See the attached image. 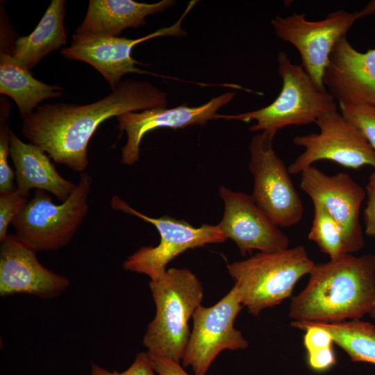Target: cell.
Segmentation results:
<instances>
[{"instance_id":"obj_1","label":"cell","mask_w":375,"mask_h":375,"mask_svg":"<svg viewBox=\"0 0 375 375\" xmlns=\"http://www.w3.org/2000/svg\"><path fill=\"white\" fill-rule=\"evenodd\" d=\"M166 106L165 92L149 82L127 79L110 94L89 104L59 102L38 106L23 118L22 133L55 162L81 173L88 166L90 140L103 122Z\"/></svg>"},{"instance_id":"obj_2","label":"cell","mask_w":375,"mask_h":375,"mask_svg":"<svg viewBox=\"0 0 375 375\" xmlns=\"http://www.w3.org/2000/svg\"><path fill=\"white\" fill-rule=\"evenodd\" d=\"M306 286L294 297L289 317L294 322L334 323L360 319L375 305V254H347L317 263Z\"/></svg>"},{"instance_id":"obj_3","label":"cell","mask_w":375,"mask_h":375,"mask_svg":"<svg viewBox=\"0 0 375 375\" xmlns=\"http://www.w3.org/2000/svg\"><path fill=\"white\" fill-rule=\"evenodd\" d=\"M149 288L156 311L143 344L149 355L180 362L190 335L189 320L203 298L202 285L189 269L170 268L150 280Z\"/></svg>"},{"instance_id":"obj_4","label":"cell","mask_w":375,"mask_h":375,"mask_svg":"<svg viewBox=\"0 0 375 375\" xmlns=\"http://www.w3.org/2000/svg\"><path fill=\"white\" fill-rule=\"evenodd\" d=\"M315 263L306 248L297 246L276 252H259L227 265L241 302L257 316L267 308L290 297L298 281L309 274Z\"/></svg>"},{"instance_id":"obj_5","label":"cell","mask_w":375,"mask_h":375,"mask_svg":"<svg viewBox=\"0 0 375 375\" xmlns=\"http://www.w3.org/2000/svg\"><path fill=\"white\" fill-rule=\"evenodd\" d=\"M278 72L282 79L281 90L269 105L238 115H219L217 119L256 123L251 132L267 131L276 134L284 127L303 126L315 122L322 115L337 110L335 98L319 89L299 65L293 64L284 51L277 56Z\"/></svg>"},{"instance_id":"obj_6","label":"cell","mask_w":375,"mask_h":375,"mask_svg":"<svg viewBox=\"0 0 375 375\" xmlns=\"http://www.w3.org/2000/svg\"><path fill=\"white\" fill-rule=\"evenodd\" d=\"M92 183L88 173H80L75 190L58 204L47 192L35 190L12 222L15 235L36 252L56 250L69 244L88 212Z\"/></svg>"},{"instance_id":"obj_7","label":"cell","mask_w":375,"mask_h":375,"mask_svg":"<svg viewBox=\"0 0 375 375\" xmlns=\"http://www.w3.org/2000/svg\"><path fill=\"white\" fill-rule=\"evenodd\" d=\"M110 205L114 210L153 224L158 231L160 240L157 246L140 247L123 263L125 270L145 274L151 281L161 277L167 272L168 263L184 251L227 240L218 225L195 227L184 220L166 215L150 217L133 208L118 196L112 197Z\"/></svg>"},{"instance_id":"obj_8","label":"cell","mask_w":375,"mask_h":375,"mask_svg":"<svg viewBox=\"0 0 375 375\" xmlns=\"http://www.w3.org/2000/svg\"><path fill=\"white\" fill-rule=\"evenodd\" d=\"M275 135L262 131L250 142L249 170L253 178L251 197L274 224L285 228L301 220L303 206L288 167L273 149Z\"/></svg>"},{"instance_id":"obj_9","label":"cell","mask_w":375,"mask_h":375,"mask_svg":"<svg viewBox=\"0 0 375 375\" xmlns=\"http://www.w3.org/2000/svg\"><path fill=\"white\" fill-rule=\"evenodd\" d=\"M235 285L215 304L200 305L194 311L193 328L182 358L194 375H206L212 362L224 350H243L249 347L234 322L243 308Z\"/></svg>"},{"instance_id":"obj_10","label":"cell","mask_w":375,"mask_h":375,"mask_svg":"<svg viewBox=\"0 0 375 375\" xmlns=\"http://www.w3.org/2000/svg\"><path fill=\"white\" fill-rule=\"evenodd\" d=\"M305 13L276 16L272 25L276 35L293 45L301 58V66L316 85L326 90L323 78L331 52L337 42L358 19L357 12L339 10L319 21H308Z\"/></svg>"},{"instance_id":"obj_11","label":"cell","mask_w":375,"mask_h":375,"mask_svg":"<svg viewBox=\"0 0 375 375\" xmlns=\"http://www.w3.org/2000/svg\"><path fill=\"white\" fill-rule=\"evenodd\" d=\"M315 124L319 133L297 135L293 139V143L303 147L304 151L288 166L290 174H301L314 162L323 160L348 168L368 165L375 169V151L337 110L322 115Z\"/></svg>"},{"instance_id":"obj_12","label":"cell","mask_w":375,"mask_h":375,"mask_svg":"<svg viewBox=\"0 0 375 375\" xmlns=\"http://www.w3.org/2000/svg\"><path fill=\"white\" fill-rule=\"evenodd\" d=\"M301 189L312 203L321 204L340 225L347 252L359 251L364 246L360 210L365 190L348 174L328 175L312 165L301 173Z\"/></svg>"},{"instance_id":"obj_13","label":"cell","mask_w":375,"mask_h":375,"mask_svg":"<svg viewBox=\"0 0 375 375\" xmlns=\"http://www.w3.org/2000/svg\"><path fill=\"white\" fill-rule=\"evenodd\" d=\"M190 1L181 17L173 25L160 28L138 39L125 37L76 38L73 36L70 47L63 48L60 54L69 60L85 62L96 69L109 83L112 90L121 83V78L128 73H138L159 76L141 70L135 65H141L131 56L133 47L148 40L161 36H185L187 32L182 28L183 18L196 4Z\"/></svg>"},{"instance_id":"obj_14","label":"cell","mask_w":375,"mask_h":375,"mask_svg":"<svg viewBox=\"0 0 375 375\" xmlns=\"http://www.w3.org/2000/svg\"><path fill=\"white\" fill-rule=\"evenodd\" d=\"M219 194L224 212L217 225L227 239L235 242L242 256L253 250L276 252L289 248L288 236L257 206L251 195L224 186L219 188Z\"/></svg>"},{"instance_id":"obj_15","label":"cell","mask_w":375,"mask_h":375,"mask_svg":"<svg viewBox=\"0 0 375 375\" xmlns=\"http://www.w3.org/2000/svg\"><path fill=\"white\" fill-rule=\"evenodd\" d=\"M0 295L29 294L51 299L69 287L67 277L43 266L36 251L16 235L0 242Z\"/></svg>"},{"instance_id":"obj_16","label":"cell","mask_w":375,"mask_h":375,"mask_svg":"<svg viewBox=\"0 0 375 375\" xmlns=\"http://www.w3.org/2000/svg\"><path fill=\"white\" fill-rule=\"evenodd\" d=\"M235 95L233 92H226L197 107L184 104L173 108H154L117 117L120 133L126 131L127 135L126 143L122 149L121 163L130 166L139 160L140 145L148 132L163 127L180 128L204 125L210 119H217V110L228 103Z\"/></svg>"},{"instance_id":"obj_17","label":"cell","mask_w":375,"mask_h":375,"mask_svg":"<svg viewBox=\"0 0 375 375\" xmlns=\"http://www.w3.org/2000/svg\"><path fill=\"white\" fill-rule=\"evenodd\" d=\"M323 81L338 102L375 106V49L358 51L342 37L331 52Z\"/></svg>"},{"instance_id":"obj_18","label":"cell","mask_w":375,"mask_h":375,"mask_svg":"<svg viewBox=\"0 0 375 375\" xmlns=\"http://www.w3.org/2000/svg\"><path fill=\"white\" fill-rule=\"evenodd\" d=\"M0 94L13 99L20 115L26 117L42 101L59 97L62 89L35 78L26 66L13 56L15 43L8 24L0 26Z\"/></svg>"},{"instance_id":"obj_19","label":"cell","mask_w":375,"mask_h":375,"mask_svg":"<svg viewBox=\"0 0 375 375\" xmlns=\"http://www.w3.org/2000/svg\"><path fill=\"white\" fill-rule=\"evenodd\" d=\"M175 3L173 0L154 3L133 0H90L85 18L73 36L119 37L125 28L145 25L146 17L162 12Z\"/></svg>"},{"instance_id":"obj_20","label":"cell","mask_w":375,"mask_h":375,"mask_svg":"<svg viewBox=\"0 0 375 375\" xmlns=\"http://www.w3.org/2000/svg\"><path fill=\"white\" fill-rule=\"evenodd\" d=\"M10 156L15 168L16 188L26 194L32 189L44 190L63 202L77 187L57 172L45 151L24 142L10 129Z\"/></svg>"},{"instance_id":"obj_21","label":"cell","mask_w":375,"mask_h":375,"mask_svg":"<svg viewBox=\"0 0 375 375\" xmlns=\"http://www.w3.org/2000/svg\"><path fill=\"white\" fill-rule=\"evenodd\" d=\"M65 0H52L33 31L15 42L13 56L28 69L51 52L66 44Z\"/></svg>"},{"instance_id":"obj_22","label":"cell","mask_w":375,"mask_h":375,"mask_svg":"<svg viewBox=\"0 0 375 375\" xmlns=\"http://www.w3.org/2000/svg\"><path fill=\"white\" fill-rule=\"evenodd\" d=\"M325 328L334 343L353 362L375 364V326L360 319L334 323H313Z\"/></svg>"},{"instance_id":"obj_23","label":"cell","mask_w":375,"mask_h":375,"mask_svg":"<svg viewBox=\"0 0 375 375\" xmlns=\"http://www.w3.org/2000/svg\"><path fill=\"white\" fill-rule=\"evenodd\" d=\"M313 220L308 239L316 243L329 256L330 260L343 258L349 253L340 225L321 204L313 203Z\"/></svg>"},{"instance_id":"obj_24","label":"cell","mask_w":375,"mask_h":375,"mask_svg":"<svg viewBox=\"0 0 375 375\" xmlns=\"http://www.w3.org/2000/svg\"><path fill=\"white\" fill-rule=\"evenodd\" d=\"M340 113L363 135L375 151V106L362 102H338Z\"/></svg>"},{"instance_id":"obj_25","label":"cell","mask_w":375,"mask_h":375,"mask_svg":"<svg viewBox=\"0 0 375 375\" xmlns=\"http://www.w3.org/2000/svg\"><path fill=\"white\" fill-rule=\"evenodd\" d=\"M10 103L1 97L0 108V193L14 190L15 174L8 162L10 156V128L6 120L10 114Z\"/></svg>"},{"instance_id":"obj_26","label":"cell","mask_w":375,"mask_h":375,"mask_svg":"<svg viewBox=\"0 0 375 375\" xmlns=\"http://www.w3.org/2000/svg\"><path fill=\"white\" fill-rule=\"evenodd\" d=\"M28 195L16 188L0 193V242L8 235L10 224L27 204Z\"/></svg>"},{"instance_id":"obj_27","label":"cell","mask_w":375,"mask_h":375,"mask_svg":"<svg viewBox=\"0 0 375 375\" xmlns=\"http://www.w3.org/2000/svg\"><path fill=\"white\" fill-rule=\"evenodd\" d=\"M291 326L305 331L303 345L307 353L332 348L335 344L331 334L327 330L312 323L292 321Z\"/></svg>"},{"instance_id":"obj_28","label":"cell","mask_w":375,"mask_h":375,"mask_svg":"<svg viewBox=\"0 0 375 375\" xmlns=\"http://www.w3.org/2000/svg\"><path fill=\"white\" fill-rule=\"evenodd\" d=\"M90 375H158L153 368L147 352L139 353L132 365L125 371L109 372L94 363L92 364Z\"/></svg>"},{"instance_id":"obj_29","label":"cell","mask_w":375,"mask_h":375,"mask_svg":"<svg viewBox=\"0 0 375 375\" xmlns=\"http://www.w3.org/2000/svg\"><path fill=\"white\" fill-rule=\"evenodd\" d=\"M365 190L367 197L363 211L365 233L375 238V170L370 174Z\"/></svg>"},{"instance_id":"obj_30","label":"cell","mask_w":375,"mask_h":375,"mask_svg":"<svg viewBox=\"0 0 375 375\" xmlns=\"http://www.w3.org/2000/svg\"><path fill=\"white\" fill-rule=\"evenodd\" d=\"M308 363L316 372H325L336 363L333 348L307 353Z\"/></svg>"},{"instance_id":"obj_31","label":"cell","mask_w":375,"mask_h":375,"mask_svg":"<svg viewBox=\"0 0 375 375\" xmlns=\"http://www.w3.org/2000/svg\"><path fill=\"white\" fill-rule=\"evenodd\" d=\"M149 356L153 368L158 375H190L180 362L151 355Z\"/></svg>"},{"instance_id":"obj_32","label":"cell","mask_w":375,"mask_h":375,"mask_svg":"<svg viewBox=\"0 0 375 375\" xmlns=\"http://www.w3.org/2000/svg\"><path fill=\"white\" fill-rule=\"evenodd\" d=\"M375 13V0L369 2L365 7H364L359 12H357L358 19L369 15Z\"/></svg>"},{"instance_id":"obj_33","label":"cell","mask_w":375,"mask_h":375,"mask_svg":"<svg viewBox=\"0 0 375 375\" xmlns=\"http://www.w3.org/2000/svg\"><path fill=\"white\" fill-rule=\"evenodd\" d=\"M369 315L375 320V305L369 312Z\"/></svg>"}]
</instances>
